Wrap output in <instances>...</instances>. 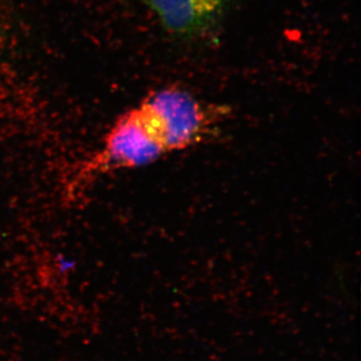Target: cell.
<instances>
[{"label": "cell", "mask_w": 361, "mask_h": 361, "mask_svg": "<svg viewBox=\"0 0 361 361\" xmlns=\"http://www.w3.org/2000/svg\"><path fill=\"white\" fill-rule=\"evenodd\" d=\"M134 110L145 134L161 157L203 141L224 113L178 89L155 92Z\"/></svg>", "instance_id": "1"}, {"label": "cell", "mask_w": 361, "mask_h": 361, "mask_svg": "<svg viewBox=\"0 0 361 361\" xmlns=\"http://www.w3.org/2000/svg\"><path fill=\"white\" fill-rule=\"evenodd\" d=\"M161 158L148 139L134 109L116 121L104 140L103 148L87 164L84 178L116 170L148 165Z\"/></svg>", "instance_id": "2"}, {"label": "cell", "mask_w": 361, "mask_h": 361, "mask_svg": "<svg viewBox=\"0 0 361 361\" xmlns=\"http://www.w3.org/2000/svg\"><path fill=\"white\" fill-rule=\"evenodd\" d=\"M161 25L178 35H199L215 25L233 0H147Z\"/></svg>", "instance_id": "3"}]
</instances>
